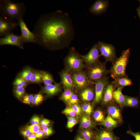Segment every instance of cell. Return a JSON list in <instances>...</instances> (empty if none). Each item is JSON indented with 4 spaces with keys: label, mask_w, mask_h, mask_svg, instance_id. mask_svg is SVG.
Segmentation results:
<instances>
[{
    "label": "cell",
    "mask_w": 140,
    "mask_h": 140,
    "mask_svg": "<svg viewBox=\"0 0 140 140\" xmlns=\"http://www.w3.org/2000/svg\"><path fill=\"white\" fill-rule=\"evenodd\" d=\"M33 32L36 37V43L53 50L67 46L75 34L69 15L59 10L41 15Z\"/></svg>",
    "instance_id": "1"
},
{
    "label": "cell",
    "mask_w": 140,
    "mask_h": 140,
    "mask_svg": "<svg viewBox=\"0 0 140 140\" xmlns=\"http://www.w3.org/2000/svg\"><path fill=\"white\" fill-rule=\"evenodd\" d=\"M26 8L23 3H15L10 0L0 1L1 15L12 19L17 20L23 17Z\"/></svg>",
    "instance_id": "2"
},
{
    "label": "cell",
    "mask_w": 140,
    "mask_h": 140,
    "mask_svg": "<svg viewBox=\"0 0 140 140\" xmlns=\"http://www.w3.org/2000/svg\"><path fill=\"white\" fill-rule=\"evenodd\" d=\"M130 55V48H129L123 51L121 56L117 58L112 63L109 70L111 77L114 80L128 77L126 69L129 61Z\"/></svg>",
    "instance_id": "3"
},
{
    "label": "cell",
    "mask_w": 140,
    "mask_h": 140,
    "mask_svg": "<svg viewBox=\"0 0 140 140\" xmlns=\"http://www.w3.org/2000/svg\"><path fill=\"white\" fill-rule=\"evenodd\" d=\"M65 61L68 69L72 71H82L84 67L83 60L73 47L70 49Z\"/></svg>",
    "instance_id": "4"
},
{
    "label": "cell",
    "mask_w": 140,
    "mask_h": 140,
    "mask_svg": "<svg viewBox=\"0 0 140 140\" xmlns=\"http://www.w3.org/2000/svg\"><path fill=\"white\" fill-rule=\"evenodd\" d=\"M109 73L106 67L105 63L100 61L89 67L87 76L89 80L93 83L96 81L106 76Z\"/></svg>",
    "instance_id": "5"
},
{
    "label": "cell",
    "mask_w": 140,
    "mask_h": 140,
    "mask_svg": "<svg viewBox=\"0 0 140 140\" xmlns=\"http://www.w3.org/2000/svg\"><path fill=\"white\" fill-rule=\"evenodd\" d=\"M101 56L103 57L106 62L112 63L116 58L115 49L111 44L99 41L97 43Z\"/></svg>",
    "instance_id": "6"
},
{
    "label": "cell",
    "mask_w": 140,
    "mask_h": 140,
    "mask_svg": "<svg viewBox=\"0 0 140 140\" xmlns=\"http://www.w3.org/2000/svg\"><path fill=\"white\" fill-rule=\"evenodd\" d=\"M18 22L15 20L1 15L0 16V36L4 37L12 32L17 26Z\"/></svg>",
    "instance_id": "7"
},
{
    "label": "cell",
    "mask_w": 140,
    "mask_h": 140,
    "mask_svg": "<svg viewBox=\"0 0 140 140\" xmlns=\"http://www.w3.org/2000/svg\"><path fill=\"white\" fill-rule=\"evenodd\" d=\"M71 76L75 87L79 90L85 88L93 83L89 80L86 73L82 71L74 72Z\"/></svg>",
    "instance_id": "8"
},
{
    "label": "cell",
    "mask_w": 140,
    "mask_h": 140,
    "mask_svg": "<svg viewBox=\"0 0 140 140\" xmlns=\"http://www.w3.org/2000/svg\"><path fill=\"white\" fill-rule=\"evenodd\" d=\"M80 55L89 67L99 62V59L101 56L97 43L93 45L87 54Z\"/></svg>",
    "instance_id": "9"
},
{
    "label": "cell",
    "mask_w": 140,
    "mask_h": 140,
    "mask_svg": "<svg viewBox=\"0 0 140 140\" xmlns=\"http://www.w3.org/2000/svg\"><path fill=\"white\" fill-rule=\"evenodd\" d=\"M23 17L19 19L17 21L20 29L21 33L20 36L24 44L26 43H36L35 35L33 32L29 30Z\"/></svg>",
    "instance_id": "10"
},
{
    "label": "cell",
    "mask_w": 140,
    "mask_h": 140,
    "mask_svg": "<svg viewBox=\"0 0 140 140\" xmlns=\"http://www.w3.org/2000/svg\"><path fill=\"white\" fill-rule=\"evenodd\" d=\"M21 37L13 32L0 39V45H10L17 46L21 49H23Z\"/></svg>",
    "instance_id": "11"
},
{
    "label": "cell",
    "mask_w": 140,
    "mask_h": 140,
    "mask_svg": "<svg viewBox=\"0 0 140 140\" xmlns=\"http://www.w3.org/2000/svg\"><path fill=\"white\" fill-rule=\"evenodd\" d=\"M109 83V78L107 76L96 81L94 82L95 86V96L94 103H96L102 100L104 88Z\"/></svg>",
    "instance_id": "12"
},
{
    "label": "cell",
    "mask_w": 140,
    "mask_h": 140,
    "mask_svg": "<svg viewBox=\"0 0 140 140\" xmlns=\"http://www.w3.org/2000/svg\"><path fill=\"white\" fill-rule=\"evenodd\" d=\"M109 5L108 1L97 0L90 6L89 12L95 15H99L105 13L107 10Z\"/></svg>",
    "instance_id": "13"
},
{
    "label": "cell",
    "mask_w": 140,
    "mask_h": 140,
    "mask_svg": "<svg viewBox=\"0 0 140 140\" xmlns=\"http://www.w3.org/2000/svg\"><path fill=\"white\" fill-rule=\"evenodd\" d=\"M113 83H109L105 87L103 91L102 96V102L106 104L112 101L113 99V93L116 88Z\"/></svg>",
    "instance_id": "14"
},
{
    "label": "cell",
    "mask_w": 140,
    "mask_h": 140,
    "mask_svg": "<svg viewBox=\"0 0 140 140\" xmlns=\"http://www.w3.org/2000/svg\"><path fill=\"white\" fill-rule=\"evenodd\" d=\"M61 82L65 89H71L75 87L71 75L68 70L62 71L60 74Z\"/></svg>",
    "instance_id": "15"
},
{
    "label": "cell",
    "mask_w": 140,
    "mask_h": 140,
    "mask_svg": "<svg viewBox=\"0 0 140 140\" xmlns=\"http://www.w3.org/2000/svg\"><path fill=\"white\" fill-rule=\"evenodd\" d=\"M42 89L43 93L48 96L54 95L59 93L61 90L60 85L58 83L45 85L42 87Z\"/></svg>",
    "instance_id": "16"
},
{
    "label": "cell",
    "mask_w": 140,
    "mask_h": 140,
    "mask_svg": "<svg viewBox=\"0 0 140 140\" xmlns=\"http://www.w3.org/2000/svg\"><path fill=\"white\" fill-rule=\"evenodd\" d=\"M111 83L113 84L116 88L124 87L125 86H130L133 84L131 80L128 77H122L114 80Z\"/></svg>",
    "instance_id": "17"
},
{
    "label": "cell",
    "mask_w": 140,
    "mask_h": 140,
    "mask_svg": "<svg viewBox=\"0 0 140 140\" xmlns=\"http://www.w3.org/2000/svg\"><path fill=\"white\" fill-rule=\"evenodd\" d=\"M124 87H118L115 89L113 93V99L116 102L121 106L124 105L125 95L122 93V90Z\"/></svg>",
    "instance_id": "18"
},
{
    "label": "cell",
    "mask_w": 140,
    "mask_h": 140,
    "mask_svg": "<svg viewBox=\"0 0 140 140\" xmlns=\"http://www.w3.org/2000/svg\"><path fill=\"white\" fill-rule=\"evenodd\" d=\"M80 96L82 100L84 101H90L94 98V94L92 88L87 87L81 92Z\"/></svg>",
    "instance_id": "19"
},
{
    "label": "cell",
    "mask_w": 140,
    "mask_h": 140,
    "mask_svg": "<svg viewBox=\"0 0 140 140\" xmlns=\"http://www.w3.org/2000/svg\"><path fill=\"white\" fill-rule=\"evenodd\" d=\"M99 124L109 129H111L115 127L117 124L116 120L113 118L108 114L103 121Z\"/></svg>",
    "instance_id": "20"
},
{
    "label": "cell",
    "mask_w": 140,
    "mask_h": 140,
    "mask_svg": "<svg viewBox=\"0 0 140 140\" xmlns=\"http://www.w3.org/2000/svg\"><path fill=\"white\" fill-rule=\"evenodd\" d=\"M108 112L110 116L115 120L121 121V115L120 109L115 106H111L108 109Z\"/></svg>",
    "instance_id": "21"
},
{
    "label": "cell",
    "mask_w": 140,
    "mask_h": 140,
    "mask_svg": "<svg viewBox=\"0 0 140 140\" xmlns=\"http://www.w3.org/2000/svg\"><path fill=\"white\" fill-rule=\"evenodd\" d=\"M140 104V101L138 97L125 95L124 105L132 107H137Z\"/></svg>",
    "instance_id": "22"
},
{
    "label": "cell",
    "mask_w": 140,
    "mask_h": 140,
    "mask_svg": "<svg viewBox=\"0 0 140 140\" xmlns=\"http://www.w3.org/2000/svg\"><path fill=\"white\" fill-rule=\"evenodd\" d=\"M99 140H116L117 138L112 133L107 130L100 131L97 135Z\"/></svg>",
    "instance_id": "23"
},
{
    "label": "cell",
    "mask_w": 140,
    "mask_h": 140,
    "mask_svg": "<svg viewBox=\"0 0 140 140\" xmlns=\"http://www.w3.org/2000/svg\"><path fill=\"white\" fill-rule=\"evenodd\" d=\"M80 125L81 128L85 129L93 128L95 126L94 123L89 116L85 115L81 118Z\"/></svg>",
    "instance_id": "24"
},
{
    "label": "cell",
    "mask_w": 140,
    "mask_h": 140,
    "mask_svg": "<svg viewBox=\"0 0 140 140\" xmlns=\"http://www.w3.org/2000/svg\"><path fill=\"white\" fill-rule=\"evenodd\" d=\"M30 67H27L23 70L20 73L19 76L27 82H30L31 78L33 72Z\"/></svg>",
    "instance_id": "25"
},
{
    "label": "cell",
    "mask_w": 140,
    "mask_h": 140,
    "mask_svg": "<svg viewBox=\"0 0 140 140\" xmlns=\"http://www.w3.org/2000/svg\"><path fill=\"white\" fill-rule=\"evenodd\" d=\"M42 72L38 71H34L31 76L30 82L33 83H39L42 81Z\"/></svg>",
    "instance_id": "26"
},
{
    "label": "cell",
    "mask_w": 140,
    "mask_h": 140,
    "mask_svg": "<svg viewBox=\"0 0 140 140\" xmlns=\"http://www.w3.org/2000/svg\"><path fill=\"white\" fill-rule=\"evenodd\" d=\"M41 79L45 85L52 84L53 82L52 76L49 73L45 72H42Z\"/></svg>",
    "instance_id": "27"
},
{
    "label": "cell",
    "mask_w": 140,
    "mask_h": 140,
    "mask_svg": "<svg viewBox=\"0 0 140 140\" xmlns=\"http://www.w3.org/2000/svg\"><path fill=\"white\" fill-rule=\"evenodd\" d=\"M81 136L86 140H92L93 139L94 135L91 130L85 129L81 132Z\"/></svg>",
    "instance_id": "28"
},
{
    "label": "cell",
    "mask_w": 140,
    "mask_h": 140,
    "mask_svg": "<svg viewBox=\"0 0 140 140\" xmlns=\"http://www.w3.org/2000/svg\"><path fill=\"white\" fill-rule=\"evenodd\" d=\"M93 117L95 120L97 122H102L105 119L104 114L100 110L95 111L93 114Z\"/></svg>",
    "instance_id": "29"
},
{
    "label": "cell",
    "mask_w": 140,
    "mask_h": 140,
    "mask_svg": "<svg viewBox=\"0 0 140 140\" xmlns=\"http://www.w3.org/2000/svg\"><path fill=\"white\" fill-rule=\"evenodd\" d=\"M14 92L16 97L18 99H21L25 95V87H15Z\"/></svg>",
    "instance_id": "30"
},
{
    "label": "cell",
    "mask_w": 140,
    "mask_h": 140,
    "mask_svg": "<svg viewBox=\"0 0 140 140\" xmlns=\"http://www.w3.org/2000/svg\"><path fill=\"white\" fill-rule=\"evenodd\" d=\"M27 82L23 79L20 76L17 78L13 82L15 87H25L27 85Z\"/></svg>",
    "instance_id": "31"
},
{
    "label": "cell",
    "mask_w": 140,
    "mask_h": 140,
    "mask_svg": "<svg viewBox=\"0 0 140 140\" xmlns=\"http://www.w3.org/2000/svg\"><path fill=\"white\" fill-rule=\"evenodd\" d=\"M73 94L71 89H66L62 94L61 98L64 101L67 103Z\"/></svg>",
    "instance_id": "32"
},
{
    "label": "cell",
    "mask_w": 140,
    "mask_h": 140,
    "mask_svg": "<svg viewBox=\"0 0 140 140\" xmlns=\"http://www.w3.org/2000/svg\"><path fill=\"white\" fill-rule=\"evenodd\" d=\"M43 99L42 94L40 93H38L34 96L31 103L33 105H38L42 102Z\"/></svg>",
    "instance_id": "33"
},
{
    "label": "cell",
    "mask_w": 140,
    "mask_h": 140,
    "mask_svg": "<svg viewBox=\"0 0 140 140\" xmlns=\"http://www.w3.org/2000/svg\"><path fill=\"white\" fill-rule=\"evenodd\" d=\"M41 128L39 124L31 125L26 126L25 129L29 130L32 134H35L41 130Z\"/></svg>",
    "instance_id": "34"
},
{
    "label": "cell",
    "mask_w": 140,
    "mask_h": 140,
    "mask_svg": "<svg viewBox=\"0 0 140 140\" xmlns=\"http://www.w3.org/2000/svg\"><path fill=\"white\" fill-rule=\"evenodd\" d=\"M82 109L89 116L92 111L93 107L91 104L89 103H86L82 105Z\"/></svg>",
    "instance_id": "35"
},
{
    "label": "cell",
    "mask_w": 140,
    "mask_h": 140,
    "mask_svg": "<svg viewBox=\"0 0 140 140\" xmlns=\"http://www.w3.org/2000/svg\"><path fill=\"white\" fill-rule=\"evenodd\" d=\"M62 113L69 117H75L76 114L71 107H68L65 108Z\"/></svg>",
    "instance_id": "36"
},
{
    "label": "cell",
    "mask_w": 140,
    "mask_h": 140,
    "mask_svg": "<svg viewBox=\"0 0 140 140\" xmlns=\"http://www.w3.org/2000/svg\"><path fill=\"white\" fill-rule=\"evenodd\" d=\"M79 102V100L77 95L73 94L71 96L69 100L67 103L70 106L77 104Z\"/></svg>",
    "instance_id": "37"
},
{
    "label": "cell",
    "mask_w": 140,
    "mask_h": 140,
    "mask_svg": "<svg viewBox=\"0 0 140 140\" xmlns=\"http://www.w3.org/2000/svg\"><path fill=\"white\" fill-rule=\"evenodd\" d=\"M34 96L32 94L25 95L22 98V102L24 103L30 104L31 103Z\"/></svg>",
    "instance_id": "38"
},
{
    "label": "cell",
    "mask_w": 140,
    "mask_h": 140,
    "mask_svg": "<svg viewBox=\"0 0 140 140\" xmlns=\"http://www.w3.org/2000/svg\"><path fill=\"white\" fill-rule=\"evenodd\" d=\"M71 107L76 113V115L78 116L81 114L82 108L79 105L76 104L72 105Z\"/></svg>",
    "instance_id": "39"
},
{
    "label": "cell",
    "mask_w": 140,
    "mask_h": 140,
    "mask_svg": "<svg viewBox=\"0 0 140 140\" xmlns=\"http://www.w3.org/2000/svg\"><path fill=\"white\" fill-rule=\"evenodd\" d=\"M127 133L134 136L135 140H140V133L139 132H134L130 129L127 131Z\"/></svg>",
    "instance_id": "40"
},
{
    "label": "cell",
    "mask_w": 140,
    "mask_h": 140,
    "mask_svg": "<svg viewBox=\"0 0 140 140\" xmlns=\"http://www.w3.org/2000/svg\"><path fill=\"white\" fill-rule=\"evenodd\" d=\"M40 119L39 117L37 116H33L30 121L31 125L39 124L40 122Z\"/></svg>",
    "instance_id": "41"
},
{
    "label": "cell",
    "mask_w": 140,
    "mask_h": 140,
    "mask_svg": "<svg viewBox=\"0 0 140 140\" xmlns=\"http://www.w3.org/2000/svg\"><path fill=\"white\" fill-rule=\"evenodd\" d=\"M42 130L44 133L45 135L46 136H49L53 133V130L51 127H46L43 128Z\"/></svg>",
    "instance_id": "42"
},
{
    "label": "cell",
    "mask_w": 140,
    "mask_h": 140,
    "mask_svg": "<svg viewBox=\"0 0 140 140\" xmlns=\"http://www.w3.org/2000/svg\"><path fill=\"white\" fill-rule=\"evenodd\" d=\"M50 122V120L46 118H43L42 120L40 122L41 127L43 128L49 127Z\"/></svg>",
    "instance_id": "43"
},
{
    "label": "cell",
    "mask_w": 140,
    "mask_h": 140,
    "mask_svg": "<svg viewBox=\"0 0 140 140\" xmlns=\"http://www.w3.org/2000/svg\"><path fill=\"white\" fill-rule=\"evenodd\" d=\"M35 135L37 138L41 139L43 137L45 134L43 130H40L36 133Z\"/></svg>",
    "instance_id": "44"
},
{
    "label": "cell",
    "mask_w": 140,
    "mask_h": 140,
    "mask_svg": "<svg viewBox=\"0 0 140 140\" xmlns=\"http://www.w3.org/2000/svg\"><path fill=\"white\" fill-rule=\"evenodd\" d=\"M21 133L25 137H27L31 133L29 130L25 129V130L22 131Z\"/></svg>",
    "instance_id": "45"
},
{
    "label": "cell",
    "mask_w": 140,
    "mask_h": 140,
    "mask_svg": "<svg viewBox=\"0 0 140 140\" xmlns=\"http://www.w3.org/2000/svg\"><path fill=\"white\" fill-rule=\"evenodd\" d=\"M78 122V119L76 118L73 121L69 124L67 125V128L69 129L72 128Z\"/></svg>",
    "instance_id": "46"
},
{
    "label": "cell",
    "mask_w": 140,
    "mask_h": 140,
    "mask_svg": "<svg viewBox=\"0 0 140 140\" xmlns=\"http://www.w3.org/2000/svg\"><path fill=\"white\" fill-rule=\"evenodd\" d=\"M35 134H32L27 137V140H37Z\"/></svg>",
    "instance_id": "47"
},
{
    "label": "cell",
    "mask_w": 140,
    "mask_h": 140,
    "mask_svg": "<svg viewBox=\"0 0 140 140\" xmlns=\"http://www.w3.org/2000/svg\"><path fill=\"white\" fill-rule=\"evenodd\" d=\"M75 118L76 117H68L67 125H68L71 123Z\"/></svg>",
    "instance_id": "48"
},
{
    "label": "cell",
    "mask_w": 140,
    "mask_h": 140,
    "mask_svg": "<svg viewBox=\"0 0 140 140\" xmlns=\"http://www.w3.org/2000/svg\"><path fill=\"white\" fill-rule=\"evenodd\" d=\"M137 12L140 20V5L137 9Z\"/></svg>",
    "instance_id": "49"
},
{
    "label": "cell",
    "mask_w": 140,
    "mask_h": 140,
    "mask_svg": "<svg viewBox=\"0 0 140 140\" xmlns=\"http://www.w3.org/2000/svg\"><path fill=\"white\" fill-rule=\"evenodd\" d=\"M75 140H86L81 136H79L76 138Z\"/></svg>",
    "instance_id": "50"
},
{
    "label": "cell",
    "mask_w": 140,
    "mask_h": 140,
    "mask_svg": "<svg viewBox=\"0 0 140 140\" xmlns=\"http://www.w3.org/2000/svg\"><path fill=\"white\" fill-rule=\"evenodd\" d=\"M138 1L140 3V0H138Z\"/></svg>",
    "instance_id": "51"
},
{
    "label": "cell",
    "mask_w": 140,
    "mask_h": 140,
    "mask_svg": "<svg viewBox=\"0 0 140 140\" xmlns=\"http://www.w3.org/2000/svg\"></svg>",
    "instance_id": "52"
},
{
    "label": "cell",
    "mask_w": 140,
    "mask_h": 140,
    "mask_svg": "<svg viewBox=\"0 0 140 140\" xmlns=\"http://www.w3.org/2000/svg\"><path fill=\"white\" fill-rule=\"evenodd\" d=\"M97 140H98V139H97Z\"/></svg>",
    "instance_id": "53"
}]
</instances>
